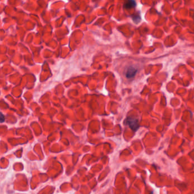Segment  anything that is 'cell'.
Instances as JSON below:
<instances>
[{
	"instance_id": "cell-1",
	"label": "cell",
	"mask_w": 194,
	"mask_h": 194,
	"mask_svg": "<svg viewBox=\"0 0 194 194\" xmlns=\"http://www.w3.org/2000/svg\"><path fill=\"white\" fill-rule=\"evenodd\" d=\"M126 123L133 130L136 131L138 127V122L136 119L128 117L126 120Z\"/></svg>"
},
{
	"instance_id": "cell-3",
	"label": "cell",
	"mask_w": 194,
	"mask_h": 194,
	"mask_svg": "<svg viewBox=\"0 0 194 194\" xmlns=\"http://www.w3.org/2000/svg\"><path fill=\"white\" fill-rule=\"evenodd\" d=\"M136 5V2L135 1V0H128L125 5H124V7L127 9H131V8H134L135 7Z\"/></svg>"
},
{
	"instance_id": "cell-2",
	"label": "cell",
	"mask_w": 194,
	"mask_h": 194,
	"mask_svg": "<svg viewBox=\"0 0 194 194\" xmlns=\"http://www.w3.org/2000/svg\"><path fill=\"white\" fill-rule=\"evenodd\" d=\"M137 70L135 68L133 67H129L127 68V69L125 70V75L126 76V77L128 78V79H131L133 78L136 74Z\"/></svg>"
}]
</instances>
